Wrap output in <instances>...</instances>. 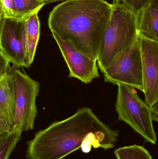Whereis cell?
Segmentation results:
<instances>
[{"label":"cell","mask_w":158,"mask_h":159,"mask_svg":"<svg viewBox=\"0 0 158 159\" xmlns=\"http://www.w3.org/2000/svg\"><path fill=\"white\" fill-rule=\"evenodd\" d=\"M22 133L18 131L9 133L0 131V159H9L21 139Z\"/></svg>","instance_id":"5bb4252c"},{"label":"cell","mask_w":158,"mask_h":159,"mask_svg":"<svg viewBox=\"0 0 158 159\" xmlns=\"http://www.w3.org/2000/svg\"><path fill=\"white\" fill-rule=\"evenodd\" d=\"M151 0H122V2L135 14L143 8Z\"/></svg>","instance_id":"e0dca14e"},{"label":"cell","mask_w":158,"mask_h":159,"mask_svg":"<svg viewBox=\"0 0 158 159\" xmlns=\"http://www.w3.org/2000/svg\"><path fill=\"white\" fill-rule=\"evenodd\" d=\"M13 0H0V11L3 19L12 21L13 18Z\"/></svg>","instance_id":"2e32d148"},{"label":"cell","mask_w":158,"mask_h":159,"mask_svg":"<svg viewBox=\"0 0 158 159\" xmlns=\"http://www.w3.org/2000/svg\"><path fill=\"white\" fill-rule=\"evenodd\" d=\"M2 14H1V11H0V34H1V26H2Z\"/></svg>","instance_id":"44dd1931"},{"label":"cell","mask_w":158,"mask_h":159,"mask_svg":"<svg viewBox=\"0 0 158 159\" xmlns=\"http://www.w3.org/2000/svg\"><path fill=\"white\" fill-rule=\"evenodd\" d=\"M152 112V118L154 121H158V103L150 107Z\"/></svg>","instance_id":"d6986e66"},{"label":"cell","mask_w":158,"mask_h":159,"mask_svg":"<svg viewBox=\"0 0 158 159\" xmlns=\"http://www.w3.org/2000/svg\"><path fill=\"white\" fill-rule=\"evenodd\" d=\"M52 35L58 45L69 70V78H76L85 84L100 77L97 60L79 51L70 42Z\"/></svg>","instance_id":"52a82bcc"},{"label":"cell","mask_w":158,"mask_h":159,"mask_svg":"<svg viewBox=\"0 0 158 159\" xmlns=\"http://www.w3.org/2000/svg\"><path fill=\"white\" fill-rule=\"evenodd\" d=\"M118 131L101 121L91 108H79L67 118L55 121L36 133L27 142L28 159H62L81 148L88 154L93 148L115 147Z\"/></svg>","instance_id":"6da1fadb"},{"label":"cell","mask_w":158,"mask_h":159,"mask_svg":"<svg viewBox=\"0 0 158 159\" xmlns=\"http://www.w3.org/2000/svg\"><path fill=\"white\" fill-rule=\"evenodd\" d=\"M41 1L44 3L45 5L54 2H59V1H65L66 0H40Z\"/></svg>","instance_id":"ffe728a7"},{"label":"cell","mask_w":158,"mask_h":159,"mask_svg":"<svg viewBox=\"0 0 158 159\" xmlns=\"http://www.w3.org/2000/svg\"><path fill=\"white\" fill-rule=\"evenodd\" d=\"M15 112V89L13 73L0 79V131L12 132Z\"/></svg>","instance_id":"30bf717a"},{"label":"cell","mask_w":158,"mask_h":159,"mask_svg":"<svg viewBox=\"0 0 158 159\" xmlns=\"http://www.w3.org/2000/svg\"><path fill=\"white\" fill-rule=\"evenodd\" d=\"M41 34L38 13L33 14L21 23V36L25 56L30 67L35 57Z\"/></svg>","instance_id":"7c38bea8"},{"label":"cell","mask_w":158,"mask_h":159,"mask_svg":"<svg viewBox=\"0 0 158 159\" xmlns=\"http://www.w3.org/2000/svg\"><path fill=\"white\" fill-rule=\"evenodd\" d=\"M117 1H122V0H117Z\"/></svg>","instance_id":"7402d4cb"},{"label":"cell","mask_w":158,"mask_h":159,"mask_svg":"<svg viewBox=\"0 0 158 159\" xmlns=\"http://www.w3.org/2000/svg\"><path fill=\"white\" fill-rule=\"evenodd\" d=\"M114 154L117 159H152L146 149L137 145L120 148L115 150Z\"/></svg>","instance_id":"9a60e30c"},{"label":"cell","mask_w":158,"mask_h":159,"mask_svg":"<svg viewBox=\"0 0 158 159\" xmlns=\"http://www.w3.org/2000/svg\"><path fill=\"white\" fill-rule=\"evenodd\" d=\"M138 36L136 14L122 1L113 0L112 15L104 33L97 60L101 72L116 55L131 45Z\"/></svg>","instance_id":"3957f363"},{"label":"cell","mask_w":158,"mask_h":159,"mask_svg":"<svg viewBox=\"0 0 158 159\" xmlns=\"http://www.w3.org/2000/svg\"><path fill=\"white\" fill-rule=\"evenodd\" d=\"M102 73L105 82L116 85H127L143 92L142 54L139 36L131 45L114 57Z\"/></svg>","instance_id":"5b68a950"},{"label":"cell","mask_w":158,"mask_h":159,"mask_svg":"<svg viewBox=\"0 0 158 159\" xmlns=\"http://www.w3.org/2000/svg\"><path fill=\"white\" fill-rule=\"evenodd\" d=\"M9 61L0 51V79L5 76L9 71L10 65Z\"/></svg>","instance_id":"ac0fdd59"},{"label":"cell","mask_w":158,"mask_h":159,"mask_svg":"<svg viewBox=\"0 0 158 159\" xmlns=\"http://www.w3.org/2000/svg\"><path fill=\"white\" fill-rule=\"evenodd\" d=\"M139 36L158 42V0H151L136 14Z\"/></svg>","instance_id":"8fae6325"},{"label":"cell","mask_w":158,"mask_h":159,"mask_svg":"<svg viewBox=\"0 0 158 159\" xmlns=\"http://www.w3.org/2000/svg\"><path fill=\"white\" fill-rule=\"evenodd\" d=\"M3 19L0 34V51L9 63L17 67H30L25 56L21 36V23Z\"/></svg>","instance_id":"9c48e42d"},{"label":"cell","mask_w":158,"mask_h":159,"mask_svg":"<svg viewBox=\"0 0 158 159\" xmlns=\"http://www.w3.org/2000/svg\"><path fill=\"white\" fill-rule=\"evenodd\" d=\"M117 86L115 109L119 120L128 124L147 142L156 144L157 138L151 108L140 98L134 88L121 84Z\"/></svg>","instance_id":"277c9868"},{"label":"cell","mask_w":158,"mask_h":159,"mask_svg":"<svg viewBox=\"0 0 158 159\" xmlns=\"http://www.w3.org/2000/svg\"><path fill=\"white\" fill-rule=\"evenodd\" d=\"M138 36L142 54L145 102L152 107L158 102V42Z\"/></svg>","instance_id":"ba28073f"},{"label":"cell","mask_w":158,"mask_h":159,"mask_svg":"<svg viewBox=\"0 0 158 159\" xmlns=\"http://www.w3.org/2000/svg\"><path fill=\"white\" fill-rule=\"evenodd\" d=\"M112 12V4L106 0H66L50 12L48 27L60 39L97 60Z\"/></svg>","instance_id":"7a4b0ae2"},{"label":"cell","mask_w":158,"mask_h":159,"mask_svg":"<svg viewBox=\"0 0 158 159\" xmlns=\"http://www.w3.org/2000/svg\"><path fill=\"white\" fill-rule=\"evenodd\" d=\"M13 74L15 89L13 131L23 132L31 130L38 114L36 100L40 92V83L18 69Z\"/></svg>","instance_id":"8992f818"},{"label":"cell","mask_w":158,"mask_h":159,"mask_svg":"<svg viewBox=\"0 0 158 159\" xmlns=\"http://www.w3.org/2000/svg\"><path fill=\"white\" fill-rule=\"evenodd\" d=\"M44 5L40 0H13L12 21L22 23L30 16L39 13Z\"/></svg>","instance_id":"4fadbf2b"}]
</instances>
